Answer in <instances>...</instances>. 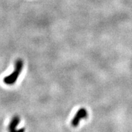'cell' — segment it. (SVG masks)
Returning a JSON list of instances; mask_svg holds the SVG:
<instances>
[{
    "label": "cell",
    "instance_id": "7a4b0ae2",
    "mask_svg": "<svg viewBox=\"0 0 132 132\" xmlns=\"http://www.w3.org/2000/svg\"><path fill=\"white\" fill-rule=\"evenodd\" d=\"M88 117V112L85 108H81L79 109L75 114V117L72 119L71 121V125L73 127H76L79 126L80 123V121L81 119H85Z\"/></svg>",
    "mask_w": 132,
    "mask_h": 132
},
{
    "label": "cell",
    "instance_id": "3957f363",
    "mask_svg": "<svg viewBox=\"0 0 132 132\" xmlns=\"http://www.w3.org/2000/svg\"><path fill=\"white\" fill-rule=\"evenodd\" d=\"M20 122V117L18 115H14L12 117V120L10 122L7 130L9 132H25L26 129L24 127H22L19 129H17V126H18Z\"/></svg>",
    "mask_w": 132,
    "mask_h": 132
},
{
    "label": "cell",
    "instance_id": "6da1fadb",
    "mask_svg": "<svg viewBox=\"0 0 132 132\" xmlns=\"http://www.w3.org/2000/svg\"><path fill=\"white\" fill-rule=\"evenodd\" d=\"M23 67V61L21 59H18L15 63L14 70L9 75H7L3 79V82L7 85H13L18 80Z\"/></svg>",
    "mask_w": 132,
    "mask_h": 132
}]
</instances>
